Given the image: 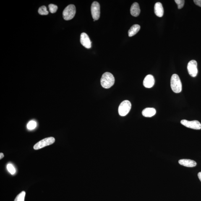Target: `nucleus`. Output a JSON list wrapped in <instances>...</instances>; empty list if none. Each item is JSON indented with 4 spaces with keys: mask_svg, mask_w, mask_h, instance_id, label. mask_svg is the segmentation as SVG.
I'll use <instances>...</instances> for the list:
<instances>
[{
    "mask_svg": "<svg viewBox=\"0 0 201 201\" xmlns=\"http://www.w3.org/2000/svg\"><path fill=\"white\" fill-rule=\"evenodd\" d=\"M115 82V78L112 74L105 72L103 74L100 79V84L102 87L105 89L110 88L112 87Z\"/></svg>",
    "mask_w": 201,
    "mask_h": 201,
    "instance_id": "obj_1",
    "label": "nucleus"
},
{
    "mask_svg": "<svg viewBox=\"0 0 201 201\" xmlns=\"http://www.w3.org/2000/svg\"><path fill=\"white\" fill-rule=\"evenodd\" d=\"M76 12L75 6L71 4L68 6L63 12V18L65 20L68 21L73 18Z\"/></svg>",
    "mask_w": 201,
    "mask_h": 201,
    "instance_id": "obj_3",
    "label": "nucleus"
},
{
    "mask_svg": "<svg viewBox=\"0 0 201 201\" xmlns=\"http://www.w3.org/2000/svg\"><path fill=\"white\" fill-rule=\"evenodd\" d=\"M181 124L187 128L195 130L201 129V124L198 121H189L186 120H183L181 121Z\"/></svg>",
    "mask_w": 201,
    "mask_h": 201,
    "instance_id": "obj_6",
    "label": "nucleus"
},
{
    "mask_svg": "<svg viewBox=\"0 0 201 201\" xmlns=\"http://www.w3.org/2000/svg\"><path fill=\"white\" fill-rule=\"evenodd\" d=\"M80 42L81 44L85 48H91V42L88 35L85 32L81 34Z\"/></svg>",
    "mask_w": 201,
    "mask_h": 201,
    "instance_id": "obj_9",
    "label": "nucleus"
},
{
    "mask_svg": "<svg viewBox=\"0 0 201 201\" xmlns=\"http://www.w3.org/2000/svg\"><path fill=\"white\" fill-rule=\"evenodd\" d=\"M132 105L128 100H125L120 105L119 107V113L120 116H124L127 115L130 111Z\"/></svg>",
    "mask_w": 201,
    "mask_h": 201,
    "instance_id": "obj_4",
    "label": "nucleus"
},
{
    "mask_svg": "<svg viewBox=\"0 0 201 201\" xmlns=\"http://www.w3.org/2000/svg\"><path fill=\"white\" fill-rule=\"evenodd\" d=\"M175 2L177 5L178 9L182 8L184 6L185 3L184 0H175Z\"/></svg>",
    "mask_w": 201,
    "mask_h": 201,
    "instance_id": "obj_21",
    "label": "nucleus"
},
{
    "mask_svg": "<svg viewBox=\"0 0 201 201\" xmlns=\"http://www.w3.org/2000/svg\"><path fill=\"white\" fill-rule=\"evenodd\" d=\"M198 176L199 179L201 181V172L199 173L198 174Z\"/></svg>",
    "mask_w": 201,
    "mask_h": 201,
    "instance_id": "obj_23",
    "label": "nucleus"
},
{
    "mask_svg": "<svg viewBox=\"0 0 201 201\" xmlns=\"http://www.w3.org/2000/svg\"><path fill=\"white\" fill-rule=\"evenodd\" d=\"M37 123L35 121H31L27 125L28 129L32 130L35 129L36 127Z\"/></svg>",
    "mask_w": 201,
    "mask_h": 201,
    "instance_id": "obj_18",
    "label": "nucleus"
},
{
    "mask_svg": "<svg viewBox=\"0 0 201 201\" xmlns=\"http://www.w3.org/2000/svg\"><path fill=\"white\" fill-rule=\"evenodd\" d=\"M7 168L8 171L12 175L14 174L16 172L15 168L13 165L12 164H11V163H9L7 165Z\"/></svg>",
    "mask_w": 201,
    "mask_h": 201,
    "instance_id": "obj_20",
    "label": "nucleus"
},
{
    "mask_svg": "<svg viewBox=\"0 0 201 201\" xmlns=\"http://www.w3.org/2000/svg\"><path fill=\"white\" fill-rule=\"evenodd\" d=\"M55 139L53 137H49L43 139L37 143L34 147V149L35 150H38L43 147L51 145L54 143Z\"/></svg>",
    "mask_w": 201,
    "mask_h": 201,
    "instance_id": "obj_5",
    "label": "nucleus"
},
{
    "mask_svg": "<svg viewBox=\"0 0 201 201\" xmlns=\"http://www.w3.org/2000/svg\"><path fill=\"white\" fill-rule=\"evenodd\" d=\"M197 64L195 60H192L189 61L187 65L188 72L192 77H196L198 73Z\"/></svg>",
    "mask_w": 201,
    "mask_h": 201,
    "instance_id": "obj_8",
    "label": "nucleus"
},
{
    "mask_svg": "<svg viewBox=\"0 0 201 201\" xmlns=\"http://www.w3.org/2000/svg\"><path fill=\"white\" fill-rule=\"evenodd\" d=\"M4 154L2 153H0V159L1 160L2 159L4 158Z\"/></svg>",
    "mask_w": 201,
    "mask_h": 201,
    "instance_id": "obj_24",
    "label": "nucleus"
},
{
    "mask_svg": "<svg viewBox=\"0 0 201 201\" xmlns=\"http://www.w3.org/2000/svg\"><path fill=\"white\" fill-rule=\"evenodd\" d=\"M38 12L39 14L41 15H47L48 14L47 8L45 6H43L40 7L38 9Z\"/></svg>",
    "mask_w": 201,
    "mask_h": 201,
    "instance_id": "obj_16",
    "label": "nucleus"
},
{
    "mask_svg": "<svg viewBox=\"0 0 201 201\" xmlns=\"http://www.w3.org/2000/svg\"><path fill=\"white\" fill-rule=\"evenodd\" d=\"M156 113L155 108H147L144 109L142 112L143 116L145 117H151L154 116Z\"/></svg>",
    "mask_w": 201,
    "mask_h": 201,
    "instance_id": "obj_14",
    "label": "nucleus"
},
{
    "mask_svg": "<svg viewBox=\"0 0 201 201\" xmlns=\"http://www.w3.org/2000/svg\"><path fill=\"white\" fill-rule=\"evenodd\" d=\"M91 12L94 20H98L100 15V5L97 2H94L91 6Z\"/></svg>",
    "mask_w": 201,
    "mask_h": 201,
    "instance_id": "obj_7",
    "label": "nucleus"
},
{
    "mask_svg": "<svg viewBox=\"0 0 201 201\" xmlns=\"http://www.w3.org/2000/svg\"><path fill=\"white\" fill-rule=\"evenodd\" d=\"M25 196V192L23 191L20 193L16 197L14 201H24V199Z\"/></svg>",
    "mask_w": 201,
    "mask_h": 201,
    "instance_id": "obj_17",
    "label": "nucleus"
},
{
    "mask_svg": "<svg viewBox=\"0 0 201 201\" xmlns=\"http://www.w3.org/2000/svg\"><path fill=\"white\" fill-rule=\"evenodd\" d=\"M171 87L172 90L175 93H179L182 91V83L179 76L177 74H174L172 76Z\"/></svg>",
    "mask_w": 201,
    "mask_h": 201,
    "instance_id": "obj_2",
    "label": "nucleus"
},
{
    "mask_svg": "<svg viewBox=\"0 0 201 201\" xmlns=\"http://www.w3.org/2000/svg\"><path fill=\"white\" fill-rule=\"evenodd\" d=\"M154 12L156 15L159 17H163L164 13V10L161 3H156L154 6Z\"/></svg>",
    "mask_w": 201,
    "mask_h": 201,
    "instance_id": "obj_12",
    "label": "nucleus"
},
{
    "mask_svg": "<svg viewBox=\"0 0 201 201\" xmlns=\"http://www.w3.org/2000/svg\"><path fill=\"white\" fill-rule=\"evenodd\" d=\"M130 13L133 16L137 17L139 15L140 12V9L139 5L137 2L133 3L130 8Z\"/></svg>",
    "mask_w": 201,
    "mask_h": 201,
    "instance_id": "obj_13",
    "label": "nucleus"
},
{
    "mask_svg": "<svg viewBox=\"0 0 201 201\" xmlns=\"http://www.w3.org/2000/svg\"><path fill=\"white\" fill-rule=\"evenodd\" d=\"M193 1L196 5L201 7V0H194Z\"/></svg>",
    "mask_w": 201,
    "mask_h": 201,
    "instance_id": "obj_22",
    "label": "nucleus"
},
{
    "mask_svg": "<svg viewBox=\"0 0 201 201\" xmlns=\"http://www.w3.org/2000/svg\"><path fill=\"white\" fill-rule=\"evenodd\" d=\"M180 165L188 167H193L197 165V163L193 160L189 159H181L178 161Z\"/></svg>",
    "mask_w": 201,
    "mask_h": 201,
    "instance_id": "obj_11",
    "label": "nucleus"
},
{
    "mask_svg": "<svg viewBox=\"0 0 201 201\" xmlns=\"http://www.w3.org/2000/svg\"><path fill=\"white\" fill-rule=\"evenodd\" d=\"M155 79L151 74H148L144 79L143 82L144 86L150 88L153 86L155 84Z\"/></svg>",
    "mask_w": 201,
    "mask_h": 201,
    "instance_id": "obj_10",
    "label": "nucleus"
},
{
    "mask_svg": "<svg viewBox=\"0 0 201 201\" xmlns=\"http://www.w3.org/2000/svg\"><path fill=\"white\" fill-rule=\"evenodd\" d=\"M49 11L51 13H55L56 12L58 9V7L56 5L53 4H50L48 5Z\"/></svg>",
    "mask_w": 201,
    "mask_h": 201,
    "instance_id": "obj_19",
    "label": "nucleus"
},
{
    "mask_svg": "<svg viewBox=\"0 0 201 201\" xmlns=\"http://www.w3.org/2000/svg\"><path fill=\"white\" fill-rule=\"evenodd\" d=\"M140 29V25H137V24L133 25L128 31L129 36L131 37L134 36L139 31Z\"/></svg>",
    "mask_w": 201,
    "mask_h": 201,
    "instance_id": "obj_15",
    "label": "nucleus"
}]
</instances>
